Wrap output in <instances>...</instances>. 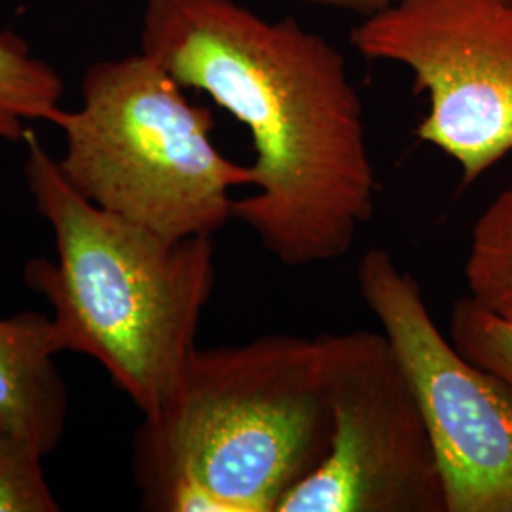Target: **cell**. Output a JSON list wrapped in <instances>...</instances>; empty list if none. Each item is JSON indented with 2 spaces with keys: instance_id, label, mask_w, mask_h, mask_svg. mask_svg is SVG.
Masks as SVG:
<instances>
[{
  "instance_id": "1",
  "label": "cell",
  "mask_w": 512,
  "mask_h": 512,
  "mask_svg": "<svg viewBox=\"0 0 512 512\" xmlns=\"http://www.w3.org/2000/svg\"><path fill=\"white\" fill-rule=\"evenodd\" d=\"M141 52L249 129L255 194L234 202L283 266L338 260L374 215L359 93L327 38L238 0H145Z\"/></svg>"
},
{
  "instance_id": "2",
  "label": "cell",
  "mask_w": 512,
  "mask_h": 512,
  "mask_svg": "<svg viewBox=\"0 0 512 512\" xmlns=\"http://www.w3.org/2000/svg\"><path fill=\"white\" fill-rule=\"evenodd\" d=\"M25 179L52 228L57 260L33 258L25 283L52 306L59 351L95 359L143 418L181 385L215 289L211 238H165L84 198L38 141Z\"/></svg>"
},
{
  "instance_id": "3",
  "label": "cell",
  "mask_w": 512,
  "mask_h": 512,
  "mask_svg": "<svg viewBox=\"0 0 512 512\" xmlns=\"http://www.w3.org/2000/svg\"><path fill=\"white\" fill-rule=\"evenodd\" d=\"M332 439L321 336L268 334L196 349L164 408L133 439L147 511L277 512Z\"/></svg>"
},
{
  "instance_id": "4",
  "label": "cell",
  "mask_w": 512,
  "mask_h": 512,
  "mask_svg": "<svg viewBox=\"0 0 512 512\" xmlns=\"http://www.w3.org/2000/svg\"><path fill=\"white\" fill-rule=\"evenodd\" d=\"M59 167L101 209L165 238H213L234 219L232 190L253 186L251 165L213 143V114L145 52L90 65L82 103L61 110Z\"/></svg>"
},
{
  "instance_id": "5",
  "label": "cell",
  "mask_w": 512,
  "mask_h": 512,
  "mask_svg": "<svg viewBox=\"0 0 512 512\" xmlns=\"http://www.w3.org/2000/svg\"><path fill=\"white\" fill-rule=\"evenodd\" d=\"M351 44L414 74L429 112L418 137L478 181L512 152V0H397L366 16Z\"/></svg>"
},
{
  "instance_id": "6",
  "label": "cell",
  "mask_w": 512,
  "mask_h": 512,
  "mask_svg": "<svg viewBox=\"0 0 512 512\" xmlns=\"http://www.w3.org/2000/svg\"><path fill=\"white\" fill-rule=\"evenodd\" d=\"M332 439L277 512H446L420 404L384 332L323 334Z\"/></svg>"
},
{
  "instance_id": "7",
  "label": "cell",
  "mask_w": 512,
  "mask_h": 512,
  "mask_svg": "<svg viewBox=\"0 0 512 512\" xmlns=\"http://www.w3.org/2000/svg\"><path fill=\"white\" fill-rule=\"evenodd\" d=\"M357 281L420 404L446 512H512L511 387L440 332L420 283L387 251L370 249Z\"/></svg>"
},
{
  "instance_id": "8",
  "label": "cell",
  "mask_w": 512,
  "mask_h": 512,
  "mask_svg": "<svg viewBox=\"0 0 512 512\" xmlns=\"http://www.w3.org/2000/svg\"><path fill=\"white\" fill-rule=\"evenodd\" d=\"M52 317L23 311L0 319V418L44 454L61 442L69 412Z\"/></svg>"
},
{
  "instance_id": "9",
  "label": "cell",
  "mask_w": 512,
  "mask_h": 512,
  "mask_svg": "<svg viewBox=\"0 0 512 512\" xmlns=\"http://www.w3.org/2000/svg\"><path fill=\"white\" fill-rule=\"evenodd\" d=\"M63 95L54 67L14 31H0V141L25 143L33 124H55Z\"/></svg>"
},
{
  "instance_id": "10",
  "label": "cell",
  "mask_w": 512,
  "mask_h": 512,
  "mask_svg": "<svg viewBox=\"0 0 512 512\" xmlns=\"http://www.w3.org/2000/svg\"><path fill=\"white\" fill-rule=\"evenodd\" d=\"M465 281L473 300L512 323V184L476 220Z\"/></svg>"
},
{
  "instance_id": "11",
  "label": "cell",
  "mask_w": 512,
  "mask_h": 512,
  "mask_svg": "<svg viewBox=\"0 0 512 512\" xmlns=\"http://www.w3.org/2000/svg\"><path fill=\"white\" fill-rule=\"evenodd\" d=\"M44 452L0 418V512H57L44 475Z\"/></svg>"
},
{
  "instance_id": "12",
  "label": "cell",
  "mask_w": 512,
  "mask_h": 512,
  "mask_svg": "<svg viewBox=\"0 0 512 512\" xmlns=\"http://www.w3.org/2000/svg\"><path fill=\"white\" fill-rule=\"evenodd\" d=\"M450 338L469 361L486 368L512 389L511 321L467 296L452 310Z\"/></svg>"
},
{
  "instance_id": "13",
  "label": "cell",
  "mask_w": 512,
  "mask_h": 512,
  "mask_svg": "<svg viewBox=\"0 0 512 512\" xmlns=\"http://www.w3.org/2000/svg\"><path fill=\"white\" fill-rule=\"evenodd\" d=\"M310 6H323V8H338V10H351L361 16H370L378 10H384L389 4L397 0H296Z\"/></svg>"
}]
</instances>
